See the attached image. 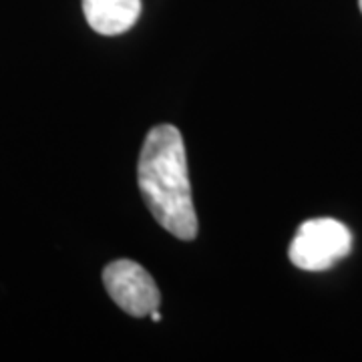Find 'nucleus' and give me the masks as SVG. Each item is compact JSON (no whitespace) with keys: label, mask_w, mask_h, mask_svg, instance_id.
<instances>
[{"label":"nucleus","mask_w":362,"mask_h":362,"mask_svg":"<svg viewBox=\"0 0 362 362\" xmlns=\"http://www.w3.org/2000/svg\"><path fill=\"white\" fill-rule=\"evenodd\" d=\"M137 177L143 199L157 223L177 240L192 242L197 235V216L180 129L157 125L147 133Z\"/></svg>","instance_id":"obj_1"},{"label":"nucleus","mask_w":362,"mask_h":362,"mask_svg":"<svg viewBox=\"0 0 362 362\" xmlns=\"http://www.w3.org/2000/svg\"><path fill=\"white\" fill-rule=\"evenodd\" d=\"M352 250V235L344 223L332 218H316L298 228L290 244V262L306 272H324L346 258Z\"/></svg>","instance_id":"obj_2"},{"label":"nucleus","mask_w":362,"mask_h":362,"mask_svg":"<svg viewBox=\"0 0 362 362\" xmlns=\"http://www.w3.org/2000/svg\"><path fill=\"white\" fill-rule=\"evenodd\" d=\"M103 284L117 306L137 318L149 316L161 302L151 274L131 259L111 262L103 270Z\"/></svg>","instance_id":"obj_3"},{"label":"nucleus","mask_w":362,"mask_h":362,"mask_svg":"<svg viewBox=\"0 0 362 362\" xmlns=\"http://www.w3.org/2000/svg\"><path fill=\"white\" fill-rule=\"evenodd\" d=\"M83 13L95 33L115 37L139 21L141 0H83Z\"/></svg>","instance_id":"obj_4"},{"label":"nucleus","mask_w":362,"mask_h":362,"mask_svg":"<svg viewBox=\"0 0 362 362\" xmlns=\"http://www.w3.org/2000/svg\"><path fill=\"white\" fill-rule=\"evenodd\" d=\"M358 6H361V11H362V0H358Z\"/></svg>","instance_id":"obj_5"}]
</instances>
